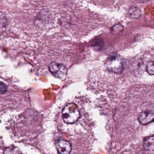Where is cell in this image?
I'll return each instance as SVG.
<instances>
[{
  "mask_svg": "<svg viewBox=\"0 0 154 154\" xmlns=\"http://www.w3.org/2000/svg\"><path fill=\"white\" fill-rule=\"evenodd\" d=\"M62 116L63 120L66 124H75L80 117V111L75 104L70 103L63 108Z\"/></svg>",
  "mask_w": 154,
  "mask_h": 154,
  "instance_id": "1",
  "label": "cell"
},
{
  "mask_svg": "<svg viewBox=\"0 0 154 154\" xmlns=\"http://www.w3.org/2000/svg\"><path fill=\"white\" fill-rule=\"evenodd\" d=\"M107 68L110 72L115 74H121L124 70V66L120 57L115 53L111 54L107 59L105 63Z\"/></svg>",
  "mask_w": 154,
  "mask_h": 154,
  "instance_id": "2",
  "label": "cell"
},
{
  "mask_svg": "<svg viewBox=\"0 0 154 154\" xmlns=\"http://www.w3.org/2000/svg\"><path fill=\"white\" fill-rule=\"evenodd\" d=\"M49 70L53 76L61 79L66 78L68 71L65 66L56 62H53L49 65Z\"/></svg>",
  "mask_w": 154,
  "mask_h": 154,
  "instance_id": "3",
  "label": "cell"
},
{
  "mask_svg": "<svg viewBox=\"0 0 154 154\" xmlns=\"http://www.w3.org/2000/svg\"><path fill=\"white\" fill-rule=\"evenodd\" d=\"M58 152L61 154H70L72 150L71 144L65 140H60L56 144Z\"/></svg>",
  "mask_w": 154,
  "mask_h": 154,
  "instance_id": "4",
  "label": "cell"
},
{
  "mask_svg": "<svg viewBox=\"0 0 154 154\" xmlns=\"http://www.w3.org/2000/svg\"><path fill=\"white\" fill-rule=\"evenodd\" d=\"M140 124L146 125L154 121V112L152 111H145L140 113L138 117Z\"/></svg>",
  "mask_w": 154,
  "mask_h": 154,
  "instance_id": "5",
  "label": "cell"
},
{
  "mask_svg": "<svg viewBox=\"0 0 154 154\" xmlns=\"http://www.w3.org/2000/svg\"><path fill=\"white\" fill-rule=\"evenodd\" d=\"M143 147L146 151H154V135L147 137L144 140Z\"/></svg>",
  "mask_w": 154,
  "mask_h": 154,
  "instance_id": "6",
  "label": "cell"
},
{
  "mask_svg": "<svg viewBox=\"0 0 154 154\" xmlns=\"http://www.w3.org/2000/svg\"><path fill=\"white\" fill-rule=\"evenodd\" d=\"M129 16L133 19H139L141 16V10L137 6H132L128 10Z\"/></svg>",
  "mask_w": 154,
  "mask_h": 154,
  "instance_id": "7",
  "label": "cell"
},
{
  "mask_svg": "<svg viewBox=\"0 0 154 154\" xmlns=\"http://www.w3.org/2000/svg\"><path fill=\"white\" fill-rule=\"evenodd\" d=\"M104 42L103 40L100 38H97L93 42L92 46L97 50H100L104 46Z\"/></svg>",
  "mask_w": 154,
  "mask_h": 154,
  "instance_id": "8",
  "label": "cell"
},
{
  "mask_svg": "<svg viewBox=\"0 0 154 154\" xmlns=\"http://www.w3.org/2000/svg\"><path fill=\"white\" fill-rule=\"evenodd\" d=\"M4 154H21L20 150L16 147H9L6 148Z\"/></svg>",
  "mask_w": 154,
  "mask_h": 154,
  "instance_id": "9",
  "label": "cell"
},
{
  "mask_svg": "<svg viewBox=\"0 0 154 154\" xmlns=\"http://www.w3.org/2000/svg\"><path fill=\"white\" fill-rule=\"evenodd\" d=\"M146 71L149 75H154V61H151L146 65Z\"/></svg>",
  "mask_w": 154,
  "mask_h": 154,
  "instance_id": "10",
  "label": "cell"
},
{
  "mask_svg": "<svg viewBox=\"0 0 154 154\" xmlns=\"http://www.w3.org/2000/svg\"><path fill=\"white\" fill-rule=\"evenodd\" d=\"M112 31L116 33L121 32L123 30V27L121 24H117L115 26H114L113 28H111Z\"/></svg>",
  "mask_w": 154,
  "mask_h": 154,
  "instance_id": "11",
  "label": "cell"
},
{
  "mask_svg": "<svg viewBox=\"0 0 154 154\" xmlns=\"http://www.w3.org/2000/svg\"><path fill=\"white\" fill-rule=\"evenodd\" d=\"M0 87H1V94H4L6 93L7 91V86L6 84L2 82H1L0 84Z\"/></svg>",
  "mask_w": 154,
  "mask_h": 154,
  "instance_id": "12",
  "label": "cell"
}]
</instances>
